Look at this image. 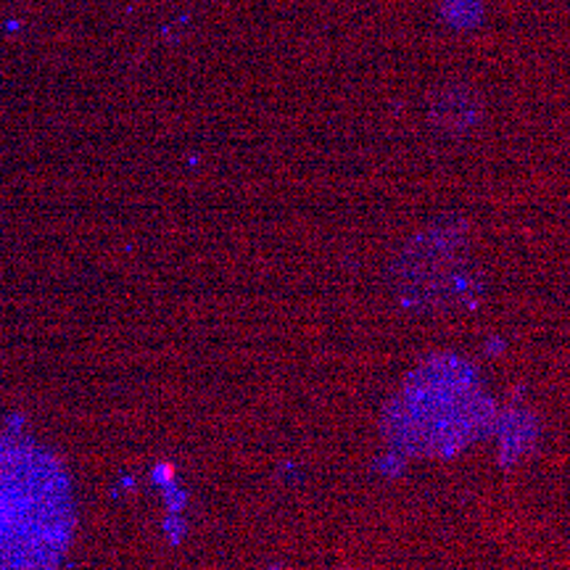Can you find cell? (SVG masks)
Segmentation results:
<instances>
[{
    "mask_svg": "<svg viewBox=\"0 0 570 570\" xmlns=\"http://www.w3.org/2000/svg\"><path fill=\"white\" fill-rule=\"evenodd\" d=\"M491 412L479 377L465 362L420 367L389 410V436L412 454H446L479 436Z\"/></svg>",
    "mask_w": 570,
    "mask_h": 570,
    "instance_id": "7a4b0ae2",
    "label": "cell"
},
{
    "mask_svg": "<svg viewBox=\"0 0 570 570\" xmlns=\"http://www.w3.org/2000/svg\"><path fill=\"white\" fill-rule=\"evenodd\" d=\"M75 529L61 462L27 441L0 439V570H53Z\"/></svg>",
    "mask_w": 570,
    "mask_h": 570,
    "instance_id": "6da1fadb",
    "label": "cell"
},
{
    "mask_svg": "<svg viewBox=\"0 0 570 570\" xmlns=\"http://www.w3.org/2000/svg\"><path fill=\"white\" fill-rule=\"evenodd\" d=\"M444 21L454 30H473L483 17L481 0H441Z\"/></svg>",
    "mask_w": 570,
    "mask_h": 570,
    "instance_id": "3957f363",
    "label": "cell"
}]
</instances>
